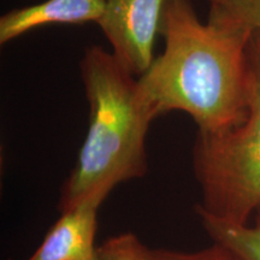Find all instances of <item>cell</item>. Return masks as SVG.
I'll return each mask as SVG.
<instances>
[{
    "mask_svg": "<svg viewBox=\"0 0 260 260\" xmlns=\"http://www.w3.org/2000/svg\"><path fill=\"white\" fill-rule=\"evenodd\" d=\"M253 32L219 10L210 8L203 23L191 0H167L159 28L164 51L139 77L157 117L186 112L200 133H220L245 122Z\"/></svg>",
    "mask_w": 260,
    "mask_h": 260,
    "instance_id": "1",
    "label": "cell"
},
{
    "mask_svg": "<svg viewBox=\"0 0 260 260\" xmlns=\"http://www.w3.org/2000/svg\"><path fill=\"white\" fill-rule=\"evenodd\" d=\"M80 76L88 102V130L61 187L60 212L84 203L102 206L118 184L145 176L146 138L157 118L139 77L112 52L98 45L84 48Z\"/></svg>",
    "mask_w": 260,
    "mask_h": 260,
    "instance_id": "2",
    "label": "cell"
},
{
    "mask_svg": "<svg viewBox=\"0 0 260 260\" xmlns=\"http://www.w3.org/2000/svg\"><path fill=\"white\" fill-rule=\"evenodd\" d=\"M249 111L245 122L220 133H197L193 170L201 190L197 214L247 224L260 206V32L248 50Z\"/></svg>",
    "mask_w": 260,
    "mask_h": 260,
    "instance_id": "3",
    "label": "cell"
},
{
    "mask_svg": "<svg viewBox=\"0 0 260 260\" xmlns=\"http://www.w3.org/2000/svg\"><path fill=\"white\" fill-rule=\"evenodd\" d=\"M167 0H105L98 22L112 54L135 76H142L154 60V42Z\"/></svg>",
    "mask_w": 260,
    "mask_h": 260,
    "instance_id": "4",
    "label": "cell"
},
{
    "mask_svg": "<svg viewBox=\"0 0 260 260\" xmlns=\"http://www.w3.org/2000/svg\"><path fill=\"white\" fill-rule=\"evenodd\" d=\"M99 207L84 203L63 211L27 260H95L98 247L94 241Z\"/></svg>",
    "mask_w": 260,
    "mask_h": 260,
    "instance_id": "5",
    "label": "cell"
},
{
    "mask_svg": "<svg viewBox=\"0 0 260 260\" xmlns=\"http://www.w3.org/2000/svg\"><path fill=\"white\" fill-rule=\"evenodd\" d=\"M104 11L105 0H45L10 10L0 17V45L48 24L98 23Z\"/></svg>",
    "mask_w": 260,
    "mask_h": 260,
    "instance_id": "6",
    "label": "cell"
},
{
    "mask_svg": "<svg viewBox=\"0 0 260 260\" xmlns=\"http://www.w3.org/2000/svg\"><path fill=\"white\" fill-rule=\"evenodd\" d=\"M213 242L232 248L245 260H260V206L247 224H233L198 214Z\"/></svg>",
    "mask_w": 260,
    "mask_h": 260,
    "instance_id": "7",
    "label": "cell"
},
{
    "mask_svg": "<svg viewBox=\"0 0 260 260\" xmlns=\"http://www.w3.org/2000/svg\"><path fill=\"white\" fill-rule=\"evenodd\" d=\"M148 247L133 233H123L107 239L96 248L98 260H148Z\"/></svg>",
    "mask_w": 260,
    "mask_h": 260,
    "instance_id": "8",
    "label": "cell"
},
{
    "mask_svg": "<svg viewBox=\"0 0 260 260\" xmlns=\"http://www.w3.org/2000/svg\"><path fill=\"white\" fill-rule=\"evenodd\" d=\"M148 260H245L232 248L219 242L198 251H175L167 248H148Z\"/></svg>",
    "mask_w": 260,
    "mask_h": 260,
    "instance_id": "9",
    "label": "cell"
},
{
    "mask_svg": "<svg viewBox=\"0 0 260 260\" xmlns=\"http://www.w3.org/2000/svg\"><path fill=\"white\" fill-rule=\"evenodd\" d=\"M210 8L246 24L260 32V0H206Z\"/></svg>",
    "mask_w": 260,
    "mask_h": 260,
    "instance_id": "10",
    "label": "cell"
},
{
    "mask_svg": "<svg viewBox=\"0 0 260 260\" xmlns=\"http://www.w3.org/2000/svg\"><path fill=\"white\" fill-rule=\"evenodd\" d=\"M95 260H98V259H95Z\"/></svg>",
    "mask_w": 260,
    "mask_h": 260,
    "instance_id": "11",
    "label": "cell"
}]
</instances>
